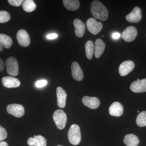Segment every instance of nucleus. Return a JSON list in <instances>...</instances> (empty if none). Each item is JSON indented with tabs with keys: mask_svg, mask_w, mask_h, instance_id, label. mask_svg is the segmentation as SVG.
<instances>
[{
	"mask_svg": "<svg viewBox=\"0 0 146 146\" xmlns=\"http://www.w3.org/2000/svg\"><path fill=\"white\" fill-rule=\"evenodd\" d=\"M57 146H61V145H58Z\"/></svg>",
	"mask_w": 146,
	"mask_h": 146,
	"instance_id": "37",
	"label": "nucleus"
},
{
	"mask_svg": "<svg viewBox=\"0 0 146 146\" xmlns=\"http://www.w3.org/2000/svg\"><path fill=\"white\" fill-rule=\"evenodd\" d=\"M56 125L59 129H63L65 127L67 121V116L66 113L62 110H56L53 115Z\"/></svg>",
	"mask_w": 146,
	"mask_h": 146,
	"instance_id": "3",
	"label": "nucleus"
},
{
	"mask_svg": "<svg viewBox=\"0 0 146 146\" xmlns=\"http://www.w3.org/2000/svg\"><path fill=\"white\" fill-rule=\"evenodd\" d=\"M130 89L134 93L146 92V78L133 82L131 84Z\"/></svg>",
	"mask_w": 146,
	"mask_h": 146,
	"instance_id": "11",
	"label": "nucleus"
},
{
	"mask_svg": "<svg viewBox=\"0 0 146 146\" xmlns=\"http://www.w3.org/2000/svg\"><path fill=\"white\" fill-rule=\"evenodd\" d=\"M2 82L5 87L8 88H16L21 84V82L18 79L11 76L4 77Z\"/></svg>",
	"mask_w": 146,
	"mask_h": 146,
	"instance_id": "14",
	"label": "nucleus"
},
{
	"mask_svg": "<svg viewBox=\"0 0 146 146\" xmlns=\"http://www.w3.org/2000/svg\"><path fill=\"white\" fill-rule=\"evenodd\" d=\"M10 19V14L5 11H0V23L8 22Z\"/></svg>",
	"mask_w": 146,
	"mask_h": 146,
	"instance_id": "26",
	"label": "nucleus"
},
{
	"mask_svg": "<svg viewBox=\"0 0 146 146\" xmlns=\"http://www.w3.org/2000/svg\"><path fill=\"white\" fill-rule=\"evenodd\" d=\"M139 80V79H137V80Z\"/></svg>",
	"mask_w": 146,
	"mask_h": 146,
	"instance_id": "35",
	"label": "nucleus"
},
{
	"mask_svg": "<svg viewBox=\"0 0 146 146\" xmlns=\"http://www.w3.org/2000/svg\"><path fill=\"white\" fill-rule=\"evenodd\" d=\"M123 107L122 105L119 102H114L110 106V114L112 116L120 117L123 113Z\"/></svg>",
	"mask_w": 146,
	"mask_h": 146,
	"instance_id": "16",
	"label": "nucleus"
},
{
	"mask_svg": "<svg viewBox=\"0 0 146 146\" xmlns=\"http://www.w3.org/2000/svg\"><path fill=\"white\" fill-rule=\"evenodd\" d=\"M7 110L9 114L13 115L16 117H21L23 116L25 113L24 106L21 104H14L9 105L7 107Z\"/></svg>",
	"mask_w": 146,
	"mask_h": 146,
	"instance_id": "5",
	"label": "nucleus"
},
{
	"mask_svg": "<svg viewBox=\"0 0 146 146\" xmlns=\"http://www.w3.org/2000/svg\"><path fill=\"white\" fill-rule=\"evenodd\" d=\"M17 39L19 44L23 47H27L30 45V38L26 31L20 30L17 33Z\"/></svg>",
	"mask_w": 146,
	"mask_h": 146,
	"instance_id": "10",
	"label": "nucleus"
},
{
	"mask_svg": "<svg viewBox=\"0 0 146 146\" xmlns=\"http://www.w3.org/2000/svg\"><path fill=\"white\" fill-rule=\"evenodd\" d=\"M86 25L88 30L94 35L98 34L103 27L102 23L97 22L94 18H89L86 22Z\"/></svg>",
	"mask_w": 146,
	"mask_h": 146,
	"instance_id": "6",
	"label": "nucleus"
},
{
	"mask_svg": "<svg viewBox=\"0 0 146 146\" xmlns=\"http://www.w3.org/2000/svg\"><path fill=\"white\" fill-rule=\"evenodd\" d=\"M72 75L74 79L77 81H81L83 79V72L78 63L74 62L71 65Z\"/></svg>",
	"mask_w": 146,
	"mask_h": 146,
	"instance_id": "13",
	"label": "nucleus"
},
{
	"mask_svg": "<svg viewBox=\"0 0 146 146\" xmlns=\"http://www.w3.org/2000/svg\"><path fill=\"white\" fill-rule=\"evenodd\" d=\"M73 23L76 36L78 37H82L85 33V25L82 21L78 18L75 19Z\"/></svg>",
	"mask_w": 146,
	"mask_h": 146,
	"instance_id": "17",
	"label": "nucleus"
},
{
	"mask_svg": "<svg viewBox=\"0 0 146 146\" xmlns=\"http://www.w3.org/2000/svg\"><path fill=\"white\" fill-rule=\"evenodd\" d=\"M135 64L132 60H126L120 64L119 73L120 75L124 76L130 73L134 68Z\"/></svg>",
	"mask_w": 146,
	"mask_h": 146,
	"instance_id": "9",
	"label": "nucleus"
},
{
	"mask_svg": "<svg viewBox=\"0 0 146 146\" xmlns=\"http://www.w3.org/2000/svg\"><path fill=\"white\" fill-rule=\"evenodd\" d=\"M47 84V81L45 80H38L36 82L35 84V85L37 87H43L44 86L46 85Z\"/></svg>",
	"mask_w": 146,
	"mask_h": 146,
	"instance_id": "29",
	"label": "nucleus"
},
{
	"mask_svg": "<svg viewBox=\"0 0 146 146\" xmlns=\"http://www.w3.org/2000/svg\"><path fill=\"white\" fill-rule=\"evenodd\" d=\"M7 133L5 129L0 125V141H2L7 138Z\"/></svg>",
	"mask_w": 146,
	"mask_h": 146,
	"instance_id": "27",
	"label": "nucleus"
},
{
	"mask_svg": "<svg viewBox=\"0 0 146 146\" xmlns=\"http://www.w3.org/2000/svg\"><path fill=\"white\" fill-rule=\"evenodd\" d=\"M140 112V111H139V110H138V112Z\"/></svg>",
	"mask_w": 146,
	"mask_h": 146,
	"instance_id": "36",
	"label": "nucleus"
},
{
	"mask_svg": "<svg viewBox=\"0 0 146 146\" xmlns=\"http://www.w3.org/2000/svg\"><path fill=\"white\" fill-rule=\"evenodd\" d=\"M3 46L1 44H0V52H1L3 50Z\"/></svg>",
	"mask_w": 146,
	"mask_h": 146,
	"instance_id": "34",
	"label": "nucleus"
},
{
	"mask_svg": "<svg viewBox=\"0 0 146 146\" xmlns=\"http://www.w3.org/2000/svg\"><path fill=\"white\" fill-rule=\"evenodd\" d=\"M105 48V44L102 39H96L94 45V54L95 57L99 58L104 52Z\"/></svg>",
	"mask_w": 146,
	"mask_h": 146,
	"instance_id": "19",
	"label": "nucleus"
},
{
	"mask_svg": "<svg viewBox=\"0 0 146 146\" xmlns=\"http://www.w3.org/2000/svg\"><path fill=\"white\" fill-rule=\"evenodd\" d=\"M123 142L127 146H137L140 143V141L138 137L136 135L131 133L125 136Z\"/></svg>",
	"mask_w": 146,
	"mask_h": 146,
	"instance_id": "20",
	"label": "nucleus"
},
{
	"mask_svg": "<svg viewBox=\"0 0 146 146\" xmlns=\"http://www.w3.org/2000/svg\"><path fill=\"white\" fill-rule=\"evenodd\" d=\"M82 102L84 105L92 109H96L100 104L99 99L95 97H84L82 99Z\"/></svg>",
	"mask_w": 146,
	"mask_h": 146,
	"instance_id": "12",
	"label": "nucleus"
},
{
	"mask_svg": "<svg viewBox=\"0 0 146 146\" xmlns=\"http://www.w3.org/2000/svg\"><path fill=\"white\" fill-rule=\"evenodd\" d=\"M57 34H56V33H52V34H50L47 35V38L48 39H52L57 38Z\"/></svg>",
	"mask_w": 146,
	"mask_h": 146,
	"instance_id": "31",
	"label": "nucleus"
},
{
	"mask_svg": "<svg viewBox=\"0 0 146 146\" xmlns=\"http://www.w3.org/2000/svg\"><path fill=\"white\" fill-rule=\"evenodd\" d=\"M112 39L115 40H117L120 38L121 36V34L118 32H114L112 34Z\"/></svg>",
	"mask_w": 146,
	"mask_h": 146,
	"instance_id": "30",
	"label": "nucleus"
},
{
	"mask_svg": "<svg viewBox=\"0 0 146 146\" xmlns=\"http://www.w3.org/2000/svg\"><path fill=\"white\" fill-rule=\"evenodd\" d=\"M0 146H8V145L5 141H1L0 142Z\"/></svg>",
	"mask_w": 146,
	"mask_h": 146,
	"instance_id": "33",
	"label": "nucleus"
},
{
	"mask_svg": "<svg viewBox=\"0 0 146 146\" xmlns=\"http://www.w3.org/2000/svg\"><path fill=\"white\" fill-rule=\"evenodd\" d=\"M56 96L58 106L60 108H64L66 105L67 94L62 87L60 86L57 87L56 89Z\"/></svg>",
	"mask_w": 146,
	"mask_h": 146,
	"instance_id": "15",
	"label": "nucleus"
},
{
	"mask_svg": "<svg viewBox=\"0 0 146 146\" xmlns=\"http://www.w3.org/2000/svg\"><path fill=\"white\" fill-rule=\"evenodd\" d=\"M24 10L27 12H31L36 9V5L33 0H25L23 4Z\"/></svg>",
	"mask_w": 146,
	"mask_h": 146,
	"instance_id": "24",
	"label": "nucleus"
},
{
	"mask_svg": "<svg viewBox=\"0 0 146 146\" xmlns=\"http://www.w3.org/2000/svg\"><path fill=\"white\" fill-rule=\"evenodd\" d=\"M85 47L86 58L89 60H91L93 57L94 52V42L91 40L87 41L85 44Z\"/></svg>",
	"mask_w": 146,
	"mask_h": 146,
	"instance_id": "23",
	"label": "nucleus"
},
{
	"mask_svg": "<svg viewBox=\"0 0 146 146\" xmlns=\"http://www.w3.org/2000/svg\"><path fill=\"white\" fill-rule=\"evenodd\" d=\"M9 3L11 5L15 7H19L23 3V0H9Z\"/></svg>",
	"mask_w": 146,
	"mask_h": 146,
	"instance_id": "28",
	"label": "nucleus"
},
{
	"mask_svg": "<svg viewBox=\"0 0 146 146\" xmlns=\"http://www.w3.org/2000/svg\"><path fill=\"white\" fill-rule=\"evenodd\" d=\"M12 39L10 36L4 34H0V44L6 48H9L12 46Z\"/></svg>",
	"mask_w": 146,
	"mask_h": 146,
	"instance_id": "22",
	"label": "nucleus"
},
{
	"mask_svg": "<svg viewBox=\"0 0 146 146\" xmlns=\"http://www.w3.org/2000/svg\"><path fill=\"white\" fill-rule=\"evenodd\" d=\"M5 65L7 71L9 75L16 76L18 74V62L15 58L12 56L9 57L6 60Z\"/></svg>",
	"mask_w": 146,
	"mask_h": 146,
	"instance_id": "4",
	"label": "nucleus"
},
{
	"mask_svg": "<svg viewBox=\"0 0 146 146\" xmlns=\"http://www.w3.org/2000/svg\"><path fill=\"white\" fill-rule=\"evenodd\" d=\"M91 11L94 18L102 21L107 20L108 11L106 7L102 3L98 1L92 2L91 5Z\"/></svg>",
	"mask_w": 146,
	"mask_h": 146,
	"instance_id": "1",
	"label": "nucleus"
},
{
	"mask_svg": "<svg viewBox=\"0 0 146 146\" xmlns=\"http://www.w3.org/2000/svg\"><path fill=\"white\" fill-rule=\"evenodd\" d=\"M68 138L72 145H76L80 143L81 134L80 127L78 125L73 124L71 126L68 132Z\"/></svg>",
	"mask_w": 146,
	"mask_h": 146,
	"instance_id": "2",
	"label": "nucleus"
},
{
	"mask_svg": "<svg viewBox=\"0 0 146 146\" xmlns=\"http://www.w3.org/2000/svg\"><path fill=\"white\" fill-rule=\"evenodd\" d=\"M142 18V11L138 7H134L132 11L126 16L127 21L131 23H138L141 21Z\"/></svg>",
	"mask_w": 146,
	"mask_h": 146,
	"instance_id": "8",
	"label": "nucleus"
},
{
	"mask_svg": "<svg viewBox=\"0 0 146 146\" xmlns=\"http://www.w3.org/2000/svg\"><path fill=\"white\" fill-rule=\"evenodd\" d=\"M4 69L3 61L2 59L0 58V72H2Z\"/></svg>",
	"mask_w": 146,
	"mask_h": 146,
	"instance_id": "32",
	"label": "nucleus"
},
{
	"mask_svg": "<svg viewBox=\"0 0 146 146\" xmlns=\"http://www.w3.org/2000/svg\"><path fill=\"white\" fill-rule=\"evenodd\" d=\"M137 30L135 27L130 26L125 29L122 33V37L127 42L133 41L137 35Z\"/></svg>",
	"mask_w": 146,
	"mask_h": 146,
	"instance_id": "7",
	"label": "nucleus"
},
{
	"mask_svg": "<svg viewBox=\"0 0 146 146\" xmlns=\"http://www.w3.org/2000/svg\"><path fill=\"white\" fill-rule=\"evenodd\" d=\"M63 2L65 8L70 11L77 10L80 5L79 1L78 0H63Z\"/></svg>",
	"mask_w": 146,
	"mask_h": 146,
	"instance_id": "21",
	"label": "nucleus"
},
{
	"mask_svg": "<svg viewBox=\"0 0 146 146\" xmlns=\"http://www.w3.org/2000/svg\"><path fill=\"white\" fill-rule=\"evenodd\" d=\"M136 123L139 127L146 126V111L141 112L137 116L136 120Z\"/></svg>",
	"mask_w": 146,
	"mask_h": 146,
	"instance_id": "25",
	"label": "nucleus"
},
{
	"mask_svg": "<svg viewBox=\"0 0 146 146\" xmlns=\"http://www.w3.org/2000/svg\"><path fill=\"white\" fill-rule=\"evenodd\" d=\"M29 145L30 146H46V138L41 135H37L35 137L29 138L27 141Z\"/></svg>",
	"mask_w": 146,
	"mask_h": 146,
	"instance_id": "18",
	"label": "nucleus"
}]
</instances>
